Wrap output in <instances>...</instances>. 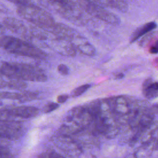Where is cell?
<instances>
[{
    "label": "cell",
    "mask_w": 158,
    "mask_h": 158,
    "mask_svg": "<svg viewBox=\"0 0 158 158\" xmlns=\"http://www.w3.org/2000/svg\"><path fill=\"white\" fill-rule=\"evenodd\" d=\"M1 75L9 79L22 81L44 82L48 77L43 69L30 64L14 62H2Z\"/></svg>",
    "instance_id": "obj_1"
},
{
    "label": "cell",
    "mask_w": 158,
    "mask_h": 158,
    "mask_svg": "<svg viewBox=\"0 0 158 158\" xmlns=\"http://www.w3.org/2000/svg\"><path fill=\"white\" fill-rule=\"evenodd\" d=\"M1 47L6 51L19 56L37 59H45L48 54L33 43L12 36L1 35Z\"/></svg>",
    "instance_id": "obj_2"
},
{
    "label": "cell",
    "mask_w": 158,
    "mask_h": 158,
    "mask_svg": "<svg viewBox=\"0 0 158 158\" xmlns=\"http://www.w3.org/2000/svg\"><path fill=\"white\" fill-rule=\"evenodd\" d=\"M44 7L54 11L63 18L80 25L84 24L86 18L83 10L74 0H38Z\"/></svg>",
    "instance_id": "obj_3"
},
{
    "label": "cell",
    "mask_w": 158,
    "mask_h": 158,
    "mask_svg": "<svg viewBox=\"0 0 158 158\" xmlns=\"http://www.w3.org/2000/svg\"><path fill=\"white\" fill-rule=\"evenodd\" d=\"M17 13L34 26L46 31H49L56 23L49 12L33 4L19 6Z\"/></svg>",
    "instance_id": "obj_4"
},
{
    "label": "cell",
    "mask_w": 158,
    "mask_h": 158,
    "mask_svg": "<svg viewBox=\"0 0 158 158\" xmlns=\"http://www.w3.org/2000/svg\"><path fill=\"white\" fill-rule=\"evenodd\" d=\"M82 10L90 15L112 25L120 23V19L115 14L107 10L104 6L90 0H77Z\"/></svg>",
    "instance_id": "obj_5"
},
{
    "label": "cell",
    "mask_w": 158,
    "mask_h": 158,
    "mask_svg": "<svg viewBox=\"0 0 158 158\" xmlns=\"http://www.w3.org/2000/svg\"><path fill=\"white\" fill-rule=\"evenodd\" d=\"M112 115L119 118H125L136 107L133 102L127 97L119 96L106 99Z\"/></svg>",
    "instance_id": "obj_6"
},
{
    "label": "cell",
    "mask_w": 158,
    "mask_h": 158,
    "mask_svg": "<svg viewBox=\"0 0 158 158\" xmlns=\"http://www.w3.org/2000/svg\"><path fill=\"white\" fill-rule=\"evenodd\" d=\"M38 113V109L33 106H22L17 107H6L1 109V121L15 120L13 118L16 117L30 118L36 116Z\"/></svg>",
    "instance_id": "obj_7"
},
{
    "label": "cell",
    "mask_w": 158,
    "mask_h": 158,
    "mask_svg": "<svg viewBox=\"0 0 158 158\" xmlns=\"http://www.w3.org/2000/svg\"><path fill=\"white\" fill-rule=\"evenodd\" d=\"M1 138L4 139H19L24 133V127L17 120L1 121Z\"/></svg>",
    "instance_id": "obj_8"
},
{
    "label": "cell",
    "mask_w": 158,
    "mask_h": 158,
    "mask_svg": "<svg viewBox=\"0 0 158 158\" xmlns=\"http://www.w3.org/2000/svg\"><path fill=\"white\" fill-rule=\"evenodd\" d=\"M52 141L57 147L70 156H77L81 151L80 145L70 136L59 133L52 138Z\"/></svg>",
    "instance_id": "obj_9"
},
{
    "label": "cell",
    "mask_w": 158,
    "mask_h": 158,
    "mask_svg": "<svg viewBox=\"0 0 158 158\" xmlns=\"http://www.w3.org/2000/svg\"><path fill=\"white\" fill-rule=\"evenodd\" d=\"M1 25L4 28L29 40V28L20 20L14 17H6L2 20Z\"/></svg>",
    "instance_id": "obj_10"
},
{
    "label": "cell",
    "mask_w": 158,
    "mask_h": 158,
    "mask_svg": "<svg viewBox=\"0 0 158 158\" xmlns=\"http://www.w3.org/2000/svg\"><path fill=\"white\" fill-rule=\"evenodd\" d=\"M47 31L57 38L69 41L70 42L78 35L77 32L69 26L57 22H56V24Z\"/></svg>",
    "instance_id": "obj_11"
},
{
    "label": "cell",
    "mask_w": 158,
    "mask_h": 158,
    "mask_svg": "<svg viewBox=\"0 0 158 158\" xmlns=\"http://www.w3.org/2000/svg\"><path fill=\"white\" fill-rule=\"evenodd\" d=\"M38 95L39 94L37 92L29 91H23L19 93L2 91L1 93V98L18 100L20 102H25L36 99Z\"/></svg>",
    "instance_id": "obj_12"
},
{
    "label": "cell",
    "mask_w": 158,
    "mask_h": 158,
    "mask_svg": "<svg viewBox=\"0 0 158 158\" xmlns=\"http://www.w3.org/2000/svg\"><path fill=\"white\" fill-rule=\"evenodd\" d=\"M71 43L77 51H78L86 56H93L96 54L94 47L85 37L81 36L80 34H78Z\"/></svg>",
    "instance_id": "obj_13"
},
{
    "label": "cell",
    "mask_w": 158,
    "mask_h": 158,
    "mask_svg": "<svg viewBox=\"0 0 158 158\" xmlns=\"http://www.w3.org/2000/svg\"><path fill=\"white\" fill-rule=\"evenodd\" d=\"M158 139V122H152L142 132L140 136L144 146L153 144Z\"/></svg>",
    "instance_id": "obj_14"
},
{
    "label": "cell",
    "mask_w": 158,
    "mask_h": 158,
    "mask_svg": "<svg viewBox=\"0 0 158 158\" xmlns=\"http://www.w3.org/2000/svg\"><path fill=\"white\" fill-rule=\"evenodd\" d=\"M143 94L148 99L158 97V82L154 81L151 78L146 80L143 84Z\"/></svg>",
    "instance_id": "obj_15"
},
{
    "label": "cell",
    "mask_w": 158,
    "mask_h": 158,
    "mask_svg": "<svg viewBox=\"0 0 158 158\" xmlns=\"http://www.w3.org/2000/svg\"><path fill=\"white\" fill-rule=\"evenodd\" d=\"M96 3L122 12H127L128 7L127 0H96Z\"/></svg>",
    "instance_id": "obj_16"
},
{
    "label": "cell",
    "mask_w": 158,
    "mask_h": 158,
    "mask_svg": "<svg viewBox=\"0 0 158 158\" xmlns=\"http://www.w3.org/2000/svg\"><path fill=\"white\" fill-rule=\"evenodd\" d=\"M156 27L157 24L156 22H150L138 27L131 35L130 43H134L135 41L138 40L143 35H146L147 33L156 28Z\"/></svg>",
    "instance_id": "obj_17"
},
{
    "label": "cell",
    "mask_w": 158,
    "mask_h": 158,
    "mask_svg": "<svg viewBox=\"0 0 158 158\" xmlns=\"http://www.w3.org/2000/svg\"><path fill=\"white\" fill-rule=\"evenodd\" d=\"M27 87V84L25 81L15 80V79H9V80H6L1 78V88H7L10 89L23 91Z\"/></svg>",
    "instance_id": "obj_18"
},
{
    "label": "cell",
    "mask_w": 158,
    "mask_h": 158,
    "mask_svg": "<svg viewBox=\"0 0 158 158\" xmlns=\"http://www.w3.org/2000/svg\"><path fill=\"white\" fill-rule=\"evenodd\" d=\"M38 158H65L61 154L56 152L52 149H48L40 154Z\"/></svg>",
    "instance_id": "obj_19"
},
{
    "label": "cell",
    "mask_w": 158,
    "mask_h": 158,
    "mask_svg": "<svg viewBox=\"0 0 158 158\" xmlns=\"http://www.w3.org/2000/svg\"><path fill=\"white\" fill-rule=\"evenodd\" d=\"M90 87L91 85L89 84H85L80 86H78L73 90V91L72 92V96L73 97L80 96L85 92H86Z\"/></svg>",
    "instance_id": "obj_20"
},
{
    "label": "cell",
    "mask_w": 158,
    "mask_h": 158,
    "mask_svg": "<svg viewBox=\"0 0 158 158\" xmlns=\"http://www.w3.org/2000/svg\"><path fill=\"white\" fill-rule=\"evenodd\" d=\"M59 107V103L51 102L48 103L44 107L43 110H44V112H45V113H49V112H51L54 111V110L57 109Z\"/></svg>",
    "instance_id": "obj_21"
},
{
    "label": "cell",
    "mask_w": 158,
    "mask_h": 158,
    "mask_svg": "<svg viewBox=\"0 0 158 158\" xmlns=\"http://www.w3.org/2000/svg\"><path fill=\"white\" fill-rule=\"evenodd\" d=\"M1 158H14L6 145L1 146Z\"/></svg>",
    "instance_id": "obj_22"
},
{
    "label": "cell",
    "mask_w": 158,
    "mask_h": 158,
    "mask_svg": "<svg viewBox=\"0 0 158 158\" xmlns=\"http://www.w3.org/2000/svg\"><path fill=\"white\" fill-rule=\"evenodd\" d=\"M7 1L17 5L18 7L33 4L31 0H7Z\"/></svg>",
    "instance_id": "obj_23"
},
{
    "label": "cell",
    "mask_w": 158,
    "mask_h": 158,
    "mask_svg": "<svg viewBox=\"0 0 158 158\" xmlns=\"http://www.w3.org/2000/svg\"><path fill=\"white\" fill-rule=\"evenodd\" d=\"M57 70L62 75H67L69 73V69L68 67L63 64H59L57 67Z\"/></svg>",
    "instance_id": "obj_24"
},
{
    "label": "cell",
    "mask_w": 158,
    "mask_h": 158,
    "mask_svg": "<svg viewBox=\"0 0 158 158\" xmlns=\"http://www.w3.org/2000/svg\"><path fill=\"white\" fill-rule=\"evenodd\" d=\"M69 98V95L67 94H60L57 96V101L59 104H62L65 102Z\"/></svg>",
    "instance_id": "obj_25"
},
{
    "label": "cell",
    "mask_w": 158,
    "mask_h": 158,
    "mask_svg": "<svg viewBox=\"0 0 158 158\" xmlns=\"http://www.w3.org/2000/svg\"><path fill=\"white\" fill-rule=\"evenodd\" d=\"M149 52L151 53V54H157L158 53V47L153 45L151 47L149 48Z\"/></svg>",
    "instance_id": "obj_26"
},
{
    "label": "cell",
    "mask_w": 158,
    "mask_h": 158,
    "mask_svg": "<svg viewBox=\"0 0 158 158\" xmlns=\"http://www.w3.org/2000/svg\"><path fill=\"white\" fill-rule=\"evenodd\" d=\"M152 149V150H157L158 149V139L153 143Z\"/></svg>",
    "instance_id": "obj_27"
},
{
    "label": "cell",
    "mask_w": 158,
    "mask_h": 158,
    "mask_svg": "<svg viewBox=\"0 0 158 158\" xmlns=\"http://www.w3.org/2000/svg\"><path fill=\"white\" fill-rule=\"evenodd\" d=\"M123 73H118L117 75H115V78H116L117 79H120V78H123Z\"/></svg>",
    "instance_id": "obj_28"
},
{
    "label": "cell",
    "mask_w": 158,
    "mask_h": 158,
    "mask_svg": "<svg viewBox=\"0 0 158 158\" xmlns=\"http://www.w3.org/2000/svg\"><path fill=\"white\" fill-rule=\"evenodd\" d=\"M153 110L156 113H158V103L153 106Z\"/></svg>",
    "instance_id": "obj_29"
},
{
    "label": "cell",
    "mask_w": 158,
    "mask_h": 158,
    "mask_svg": "<svg viewBox=\"0 0 158 158\" xmlns=\"http://www.w3.org/2000/svg\"><path fill=\"white\" fill-rule=\"evenodd\" d=\"M125 158H138L135 154H130V155H128L127 157Z\"/></svg>",
    "instance_id": "obj_30"
},
{
    "label": "cell",
    "mask_w": 158,
    "mask_h": 158,
    "mask_svg": "<svg viewBox=\"0 0 158 158\" xmlns=\"http://www.w3.org/2000/svg\"><path fill=\"white\" fill-rule=\"evenodd\" d=\"M154 63L155 66L158 67V58H156V59H154Z\"/></svg>",
    "instance_id": "obj_31"
},
{
    "label": "cell",
    "mask_w": 158,
    "mask_h": 158,
    "mask_svg": "<svg viewBox=\"0 0 158 158\" xmlns=\"http://www.w3.org/2000/svg\"><path fill=\"white\" fill-rule=\"evenodd\" d=\"M154 45L156 46H157V47H158V40H157V41L155 42V43H154Z\"/></svg>",
    "instance_id": "obj_32"
}]
</instances>
